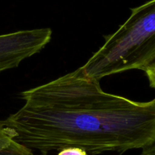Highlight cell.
<instances>
[{
  "instance_id": "1",
  "label": "cell",
  "mask_w": 155,
  "mask_h": 155,
  "mask_svg": "<svg viewBox=\"0 0 155 155\" xmlns=\"http://www.w3.org/2000/svg\"><path fill=\"white\" fill-rule=\"evenodd\" d=\"M20 96L24 105L0 123L40 154L72 147L124 154L155 145V98L140 102L105 92L81 67Z\"/></svg>"
},
{
  "instance_id": "2",
  "label": "cell",
  "mask_w": 155,
  "mask_h": 155,
  "mask_svg": "<svg viewBox=\"0 0 155 155\" xmlns=\"http://www.w3.org/2000/svg\"><path fill=\"white\" fill-rule=\"evenodd\" d=\"M83 66V72L100 80L130 70L145 71L155 64V0L131 8L127 21L111 34Z\"/></svg>"
},
{
  "instance_id": "3",
  "label": "cell",
  "mask_w": 155,
  "mask_h": 155,
  "mask_svg": "<svg viewBox=\"0 0 155 155\" xmlns=\"http://www.w3.org/2000/svg\"><path fill=\"white\" fill-rule=\"evenodd\" d=\"M51 36L52 30L47 27L0 35V73L18 68L23 61L40 52Z\"/></svg>"
},
{
  "instance_id": "4",
  "label": "cell",
  "mask_w": 155,
  "mask_h": 155,
  "mask_svg": "<svg viewBox=\"0 0 155 155\" xmlns=\"http://www.w3.org/2000/svg\"><path fill=\"white\" fill-rule=\"evenodd\" d=\"M0 155H34L32 150L26 148L12 139L0 123Z\"/></svg>"
},
{
  "instance_id": "5",
  "label": "cell",
  "mask_w": 155,
  "mask_h": 155,
  "mask_svg": "<svg viewBox=\"0 0 155 155\" xmlns=\"http://www.w3.org/2000/svg\"><path fill=\"white\" fill-rule=\"evenodd\" d=\"M58 155H89L86 151L79 148H66L59 151Z\"/></svg>"
},
{
  "instance_id": "6",
  "label": "cell",
  "mask_w": 155,
  "mask_h": 155,
  "mask_svg": "<svg viewBox=\"0 0 155 155\" xmlns=\"http://www.w3.org/2000/svg\"><path fill=\"white\" fill-rule=\"evenodd\" d=\"M148 78L149 85L151 88L155 89V64L145 71Z\"/></svg>"
},
{
  "instance_id": "7",
  "label": "cell",
  "mask_w": 155,
  "mask_h": 155,
  "mask_svg": "<svg viewBox=\"0 0 155 155\" xmlns=\"http://www.w3.org/2000/svg\"><path fill=\"white\" fill-rule=\"evenodd\" d=\"M139 155H155V145L142 149V151Z\"/></svg>"
},
{
  "instance_id": "8",
  "label": "cell",
  "mask_w": 155,
  "mask_h": 155,
  "mask_svg": "<svg viewBox=\"0 0 155 155\" xmlns=\"http://www.w3.org/2000/svg\"><path fill=\"white\" fill-rule=\"evenodd\" d=\"M39 155H42V154H39Z\"/></svg>"
}]
</instances>
